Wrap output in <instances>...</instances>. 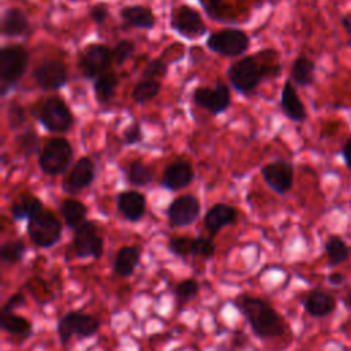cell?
<instances>
[{"label": "cell", "mask_w": 351, "mask_h": 351, "mask_svg": "<svg viewBox=\"0 0 351 351\" xmlns=\"http://www.w3.org/2000/svg\"><path fill=\"white\" fill-rule=\"evenodd\" d=\"M234 306L250 324L256 337L270 339L280 337L285 333L287 325L282 317L263 299L250 295H241L236 299Z\"/></svg>", "instance_id": "6da1fadb"}, {"label": "cell", "mask_w": 351, "mask_h": 351, "mask_svg": "<svg viewBox=\"0 0 351 351\" xmlns=\"http://www.w3.org/2000/svg\"><path fill=\"white\" fill-rule=\"evenodd\" d=\"M278 71V64H262L255 58L245 56L229 67L228 78L237 92L250 93L265 77L277 75Z\"/></svg>", "instance_id": "7a4b0ae2"}, {"label": "cell", "mask_w": 351, "mask_h": 351, "mask_svg": "<svg viewBox=\"0 0 351 351\" xmlns=\"http://www.w3.org/2000/svg\"><path fill=\"white\" fill-rule=\"evenodd\" d=\"M74 156V151L69 140L53 137L48 140L38 152L40 170L51 177L66 173Z\"/></svg>", "instance_id": "3957f363"}, {"label": "cell", "mask_w": 351, "mask_h": 351, "mask_svg": "<svg viewBox=\"0 0 351 351\" xmlns=\"http://www.w3.org/2000/svg\"><path fill=\"white\" fill-rule=\"evenodd\" d=\"M26 232L30 241L38 248H51L62 237V223L48 208L27 219Z\"/></svg>", "instance_id": "277c9868"}, {"label": "cell", "mask_w": 351, "mask_h": 351, "mask_svg": "<svg viewBox=\"0 0 351 351\" xmlns=\"http://www.w3.org/2000/svg\"><path fill=\"white\" fill-rule=\"evenodd\" d=\"M29 62L27 51L21 45L4 47L0 51V88L7 95L23 75Z\"/></svg>", "instance_id": "5b68a950"}, {"label": "cell", "mask_w": 351, "mask_h": 351, "mask_svg": "<svg viewBox=\"0 0 351 351\" xmlns=\"http://www.w3.org/2000/svg\"><path fill=\"white\" fill-rule=\"evenodd\" d=\"M100 328V321L90 314L81 311L66 313L56 325V332L62 346H66L74 336L81 339L93 336Z\"/></svg>", "instance_id": "8992f818"}, {"label": "cell", "mask_w": 351, "mask_h": 351, "mask_svg": "<svg viewBox=\"0 0 351 351\" xmlns=\"http://www.w3.org/2000/svg\"><path fill=\"white\" fill-rule=\"evenodd\" d=\"M73 250L77 258L100 259L104 252V240L95 221L86 219L75 230L73 236Z\"/></svg>", "instance_id": "52a82bcc"}, {"label": "cell", "mask_w": 351, "mask_h": 351, "mask_svg": "<svg viewBox=\"0 0 351 351\" xmlns=\"http://www.w3.org/2000/svg\"><path fill=\"white\" fill-rule=\"evenodd\" d=\"M40 123L51 133H64L73 126L74 118L69 106L59 97H48L37 112Z\"/></svg>", "instance_id": "ba28073f"}, {"label": "cell", "mask_w": 351, "mask_h": 351, "mask_svg": "<svg viewBox=\"0 0 351 351\" xmlns=\"http://www.w3.org/2000/svg\"><path fill=\"white\" fill-rule=\"evenodd\" d=\"M250 45L248 36L239 29H223L208 36L206 47L215 53L223 56L243 55Z\"/></svg>", "instance_id": "9c48e42d"}, {"label": "cell", "mask_w": 351, "mask_h": 351, "mask_svg": "<svg viewBox=\"0 0 351 351\" xmlns=\"http://www.w3.org/2000/svg\"><path fill=\"white\" fill-rule=\"evenodd\" d=\"M200 202L193 195H181L174 197L166 208L167 223L170 228H186L200 215Z\"/></svg>", "instance_id": "30bf717a"}, {"label": "cell", "mask_w": 351, "mask_h": 351, "mask_svg": "<svg viewBox=\"0 0 351 351\" xmlns=\"http://www.w3.org/2000/svg\"><path fill=\"white\" fill-rule=\"evenodd\" d=\"M171 29L180 36L193 40L207 33V26L203 22L200 14L191 5H180L173 8L170 15Z\"/></svg>", "instance_id": "8fae6325"}, {"label": "cell", "mask_w": 351, "mask_h": 351, "mask_svg": "<svg viewBox=\"0 0 351 351\" xmlns=\"http://www.w3.org/2000/svg\"><path fill=\"white\" fill-rule=\"evenodd\" d=\"M96 177V165L89 156L80 158L62 180V191L67 195H77L90 186Z\"/></svg>", "instance_id": "7c38bea8"}, {"label": "cell", "mask_w": 351, "mask_h": 351, "mask_svg": "<svg viewBox=\"0 0 351 351\" xmlns=\"http://www.w3.org/2000/svg\"><path fill=\"white\" fill-rule=\"evenodd\" d=\"M193 101L196 106L218 115L230 106V92L223 82H217L214 88L200 86L193 92Z\"/></svg>", "instance_id": "4fadbf2b"}, {"label": "cell", "mask_w": 351, "mask_h": 351, "mask_svg": "<svg viewBox=\"0 0 351 351\" xmlns=\"http://www.w3.org/2000/svg\"><path fill=\"white\" fill-rule=\"evenodd\" d=\"M111 55V51L103 44H92L85 48L78 60L82 75L86 80H92L104 74V71L110 66Z\"/></svg>", "instance_id": "5bb4252c"}, {"label": "cell", "mask_w": 351, "mask_h": 351, "mask_svg": "<svg viewBox=\"0 0 351 351\" xmlns=\"http://www.w3.org/2000/svg\"><path fill=\"white\" fill-rule=\"evenodd\" d=\"M261 174L267 186L278 195H285L293 185V166L282 159L266 163Z\"/></svg>", "instance_id": "9a60e30c"}, {"label": "cell", "mask_w": 351, "mask_h": 351, "mask_svg": "<svg viewBox=\"0 0 351 351\" xmlns=\"http://www.w3.org/2000/svg\"><path fill=\"white\" fill-rule=\"evenodd\" d=\"M33 78L41 89L58 90L67 82L66 66L58 59L44 60L33 70Z\"/></svg>", "instance_id": "2e32d148"}, {"label": "cell", "mask_w": 351, "mask_h": 351, "mask_svg": "<svg viewBox=\"0 0 351 351\" xmlns=\"http://www.w3.org/2000/svg\"><path fill=\"white\" fill-rule=\"evenodd\" d=\"M195 178L193 167L186 160H174L169 163L162 173V186L169 191H181L192 184Z\"/></svg>", "instance_id": "e0dca14e"}, {"label": "cell", "mask_w": 351, "mask_h": 351, "mask_svg": "<svg viewBox=\"0 0 351 351\" xmlns=\"http://www.w3.org/2000/svg\"><path fill=\"white\" fill-rule=\"evenodd\" d=\"M117 210L129 222L140 221L147 211L145 196L136 189H126L117 196Z\"/></svg>", "instance_id": "ac0fdd59"}, {"label": "cell", "mask_w": 351, "mask_h": 351, "mask_svg": "<svg viewBox=\"0 0 351 351\" xmlns=\"http://www.w3.org/2000/svg\"><path fill=\"white\" fill-rule=\"evenodd\" d=\"M239 218V211L230 204L218 202L213 204L204 214V228L210 233V237L215 236L223 228L233 225Z\"/></svg>", "instance_id": "d6986e66"}, {"label": "cell", "mask_w": 351, "mask_h": 351, "mask_svg": "<svg viewBox=\"0 0 351 351\" xmlns=\"http://www.w3.org/2000/svg\"><path fill=\"white\" fill-rule=\"evenodd\" d=\"M336 303L337 302L333 295L321 288H314L304 298L303 307L311 317L321 318L329 315L336 308Z\"/></svg>", "instance_id": "ffe728a7"}, {"label": "cell", "mask_w": 351, "mask_h": 351, "mask_svg": "<svg viewBox=\"0 0 351 351\" xmlns=\"http://www.w3.org/2000/svg\"><path fill=\"white\" fill-rule=\"evenodd\" d=\"M281 110L287 118L293 122H303L307 118V112L304 104L299 99L293 85L291 81H285L281 90Z\"/></svg>", "instance_id": "44dd1931"}, {"label": "cell", "mask_w": 351, "mask_h": 351, "mask_svg": "<svg viewBox=\"0 0 351 351\" xmlns=\"http://www.w3.org/2000/svg\"><path fill=\"white\" fill-rule=\"evenodd\" d=\"M141 258V250L137 245H123L118 250L115 258H114V265L112 269L115 274L119 277H130L137 265L140 263Z\"/></svg>", "instance_id": "7402d4cb"}, {"label": "cell", "mask_w": 351, "mask_h": 351, "mask_svg": "<svg viewBox=\"0 0 351 351\" xmlns=\"http://www.w3.org/2000/svg\"><path fill=\"white\" fill-rule=\"evenodd\" d=\"M0 328L14 336L27 339L33 333L32 322L23 317L14 313V310H7L1 307L0 311Z\"/></svg>", "instance_id": "603a6c76"}, {"label": "cell", "mask_w": 351, "mask_h": 351, "mask_svg": "<svg viewBox=\"0 0 351 351\" xmlns=\"http://www.w3.org/2000/svg\"><path fill=\"white\" fill-rule=\"evenodd\" d=\"M44 208L43 200L34 193H22L10 206L11 217L16 221L29 219Z\"/></svg>", "instance_id": "cb8c5ba5"}, {"label": "cell", "mask_w": 351, "mask_h": 351, "mask_svg": "<svg viewBox=\"0 0 351 351\" xmlns=\"http://www.w3.org/2000/svg\"><path fill=\"white\" fill-rule=\"evenodd\" d=\"M59 214L69 229L75 230L82 222L86 221L88 207L77 199H64L59 204Z\"/></svg>", "instance_id": "d4e9b609"}, {"label": "cell", "mask_w": 351, "mask_h": 351, "mask_svg": "<svg viewBox=\"0 0 351 351\" xmlns=\"http://www.w3.org/2000/svg\"><path fill=\"white\" fill-rule=\"evenodd\" d=\"M29 21L19 8H7L1 18V33L8 37L22 36L29 32Z\"/></svg>", "instance_id": "484cf974"}, {"label": "cell", "mask_w": 351, "mask_h": 351, "mask_svg": "<svg viewBox=\"0 0 351 351\" xmlns=\"http://www.w3.org/2000/svg\"><path fill=\"white\" fill-rule=\"evenodd\" d=\"M121 16L128 25L138 29H152L156 21L151 10L144 5L123 7L121 10Z\"/></svg>", "instance_id": "4316f807"}, {"label": "cell", "mask_w": 351, "mask_h": 351, "mask_svg": "<svg viewBox=\"0 0 351 351\" xmlns=\"http://www.w3.org/2000/svg\"><path fill=\"white\" fill-rule=\"evenodd\" d=\"M324 248L330 266L341 265L351 256V245L337 234H330L325 241Z\"/></svg>", "instance_id": "83f0119b"}, {"label": "cell", "mask_w": 351, "mask_h": 351, "mask_svg": "<svg viewBox=\"0 0 351 351\" xmlns=\"http://www.w3.org/2000/svg\"><path fill=\"white\" fill-rule=\"evenodd\" d=\"M118 84H119V78L112 71L104 73L100 77H97L95 80V85H93V92H95L96 100L101 104L108 103L114 97Z\"/></svg>", "instance_id": "f1b7e54d"}, {"label": "cell", "mask_w": 351, "mask_h": 351, "mask_svg": "<svg viewBox=\"0 0 351 351\" xmlns=\"http://www.w3.org/2000/svg\"><path fill=\"white\" fill-rule=\"evenodd\" d=\"M315 64L313 60L299 56L291 67V80L299 86H310L314 82Z\"/></svg>", "instance_id": "f546056e"}, {"label": "cell", "mask_w": 351, "mask_h": 351, "mask_svg": "<svg viewBox=\"0 0 351 351\" xmlns=\"http://www.w3.org/2000/svg\"><path fill=\"white\" fill-rule=\"evenodd\" d=\"M125 177L128 184L133 186H145L154 181V173L151 167L140 159H136L129 163L128 169L125 170Z\"/></svg>", "instance_id": "4dcf8cb0"}, {"label": "cell", "mask_w": 351, "mask_h": 351, "mask_svg": "<svg viewBox=\"0 0 351 351\" xmlns=\"http://www.w3.org/2000/svg\"><path fill=\"white\" fill-rule=\"evenodd\" d=\"M26 254V245L21 239L8 240L0 247V258L4 263L15 265L23 261Z\"/></svg>", "instance_id": "1f68e13d"}, {"label": "cell", "mask_w": 351, "mask_h": 351, "mask_svg": "<svg viewBox=\"0 0 351 351\" xmlns=\"http://www.w3.org/2000/svg\"><path fill=\"white\" fill-rule=\"evenodd\" d=\"M160 90V82L156 80H144L138 82L133 92H132V99L137 104H143L145 101L152 100Z\"/></svg>", "instance_id": "d6a6232c"}, {"label": "cell", "mask_w": 351, "mask_h": 351, "mask_svg": "<svg viewBox=\"0 0 351 351\" xmlns=\"http://www.w3.org/2000/svg\"><path fill=\"white\" fill-rule=\"evenodd\" d=\"M16 144H18V149L23 155V158H29L33 154L40 152V149H41L38 136L32 129H27V130L22 132L21 134H18Z\"/></svg>", "instance_id": "836d02e7"}, {"label": "cell", "mask_w": 351, "mask_h": 351, "mask_svg": "<svg viewBox=\"0 0 351 351\" xmlns=\"http://www.w3.org/2000/svg\"><path fill=\"white\" fill-rule=\"evenodd\" d=\"M199 282L195 278H185L177 282L174 287V296L178 304L188 303L189 300L196 298V295L199 293Z\"/></svg>", "instance_id": "e575fe53"}, {"label": "cell", "mask_w": 351, "mask_h": 351, "mask_svg": "<svg viewBox=\"0 0 351 351\" xmlns=\"http://www.w3.org/2000/svg\"><path fill=\"white\" fill-rule=\"evenodd\" d=\"M192 237H188L185 234L181 236H171L167 241V250L178 256V258H186L192 255Z\"/></svg>", "instance_id": "d590c367"}, {"label": "cell", "mask_w": 351, "mask_h": 351, "mask_svg": "<svg viewBox=\"0 0 351 351\" xmlns=\"http://www.w3.org/2000/svg\"><path fill=\"white\" fill-rule=\"evenodd\" d=\"M215 254V244L211 237L197 236L192 240V256H203L211 259Z\"/></svg>", "instance_id": "8d00e7d4"}, {"label": "cell", "mask_w": 351, "mask_h": 351, "mask_svg": "<svg viewBox=\"0 0 351 351\" xmlns=\"http://www.w3.org/2000/svg\"><path fill=\"white\" fill-rule=\"evenodd\" d=\"M134 49H136V45H134L133 41L121 40V41L115 45V48H114V51H112V56L115 58V60H117L118 64H122V63H125V62L133 55Z\"/></svg>", "instance_id": "74e56055"}, {"label": "cell", "mask_w": 351, "mask_h": 351, "mask_svg": "<svg viewBox=\"0 0 351 351\" xmlns=\"http://www.w3.org/2000/svg\"><path fill=\"white\" fill-rule=\"evenodd\" d=\"M166 74H167V64L160 59L151 60L143 71V77H145V80H155L158 77H165Z\"/></svg>", "instance_id": "f35d334b"}, {"label": "cell", "mask_w": 351, "mask_h": 351, "mask_svg": "<svg viewBox=\"0 0 351 351\" xmlns=\"http://www.w3.org/2000/svg\"><path fill=\"white\" fill-rule=\"evenodd\" d=\"M8 121H10V128L16 129L25 122V110L23 107L18 104H12L8 108Z\"/></svg>", "instance_id": "ab89813d"}, {"label": "cell", "mask_w": 351, "mask_h": 351, "mask_svg": "<svg viewBox=\"0 0 351 351\" xmlns=\"http://www.w3.org/2000/svg\"><path fill=\"white\" fill-rule=\"evenodd\" d=\"M143 138V134H141V129L138 126V123H133L130 126H128L125 130H123V134H122V140L126 145H132V144H137L138 141H141Z\"/></svg>", "instance_id": "60d3db41"}, {"label": "cell", "mask_w": 351, "mask_h": 351, "mask_svg": "<svg viewBox=\"0 0 351 351\" xmlns=\"http://www.w3.org/2000/svg\"><path fill=\"white\" fill-rule=\"evenodd\" d=\"M199 3L208 16L219 18V8L222 5V0H199Z\"/></svg>", "instance_id": "b9f144b4"}, {"label": "cell", "mask_w": 351, "mask_h": 351, "mask_svg": "<svg viewBox=\"0 0 351 351\" xmlns=\"http://www.w3.org/2000/svg\"><path fill=\"white\" fill-rule=\"evenodd\" d=\"M26 304V299L23 296L22 292H15L14 295H11L7 302L4 303L3 308H7V310H15L18 307H22Z\"/></svg>", "instance_id": "7bdbcfd3"}, {"label": "cell", "mask_w": 351, "mask_h": 351, "mask_svg": "<svg viewBox=\"0 0 351 351\" xmlns=\"http://www.w3.org/2000/svg\"><path fill=\"white\" fill-rule=\"evenodd\" d=\"M108 16V10L104 4H96L90 8V18L96 23H103Z\"/></svg>", "instance_id": "ee69618b"}, {"label": "cell", "mask_w": 351, "mask_h": 351, "mask_svg": "<svg viewBox=\"0 0 351 351\" xmlns=\"http://www.w3.org/2000/svg\"><path fill=\"white\" fill-rule=\"evenodd\" d=\"M341 154H343V158H344V162H346L348 170L351 171V136H350V138L346 141V144L343 145Z\"/></svg>", "instance_id": "f6af8a7d"}, {"label": "cell", "mask_w": 351, "mask_h": 351, "mask_svg": "<svg viewBox=\"0 0 351 351\" xmlns=\"http://www.w3.org/2000/svg\"><path fill=\"white\" fill-rule=\"evenodd\" d=\"M328 281L332 284V285H341L344 281H346V277L339 273V271H333L328 276Z\"/></svg>", "instance_id": "bcb514c9"}, {"label": "cell", "mask_w": 351, "mask_h": 351, "mask_svg": "<svg viewBox=\"0 0 351 351\" xmlns=\"http://www.w3.org/2000/svg\"><path fill=\"white\" fill-rule=\"evenodd\" d=\"M341 25L346 29V33L351 34V15H344L341 16Z\"/></svg>", "instance_id": "7dc6e473"}, {"label": "cell", "mask_w": 351, "mask_h": 351, "mask_svg": "<svg viewBox=\"0 0 351 351\" xmlns=\"http://www.w3.org/2000/svg\"><path fill=\"white\" fill-rule=\"evenodd\" d=\"M344 304L348 307V308H351V288H348V291H347V293L344 295Z\"/></svg>", "instance_id": "c3c4849f"}]
</instances>
